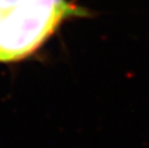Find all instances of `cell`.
I'll list each match as a JSON object with an SVG mask.
<instances>
[{"label": "cell", "mask_w": 149, "mask_h": 148, "mask_svg": "<svg viewBox=\"0 0 149 148\" xmlns=\"http://www.w3.org/2000/svg\"><path fill=\"white\" fill-rule=\"evenodd\" d=\"M85 15L69 0H0V62L36 51L64 22Z\"/></svg>", "instance_id": "cell-1"}]
</instances>
